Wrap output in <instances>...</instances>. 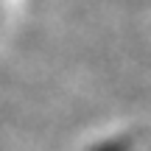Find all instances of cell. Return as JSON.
I'll use <instances>...</instances> for the list:
<instances>
[{"mask_svg": "<svg viewBox=\"0 0 151 151\" xmlns=\"http://www.w3.org/2000/svg\"><path fill=\"white\" fill-rule=\"evenodd\" d=\"M101 151H118V146H106V148H101Z\"/></svg>", "mask_w": 151, "mask_h": 151, "instance_id": "obj_1", "label": "cell"}]
</instances>
